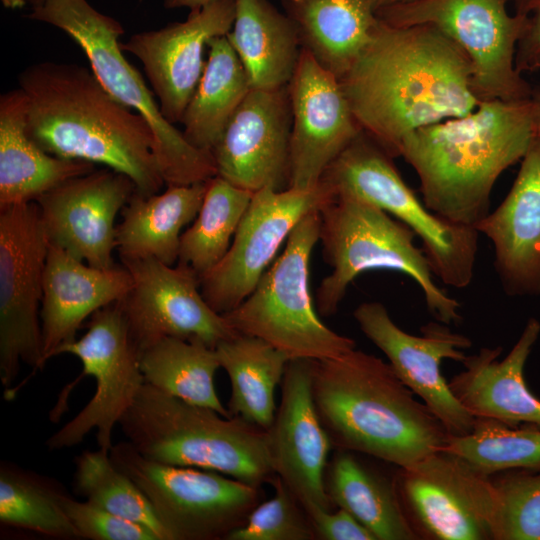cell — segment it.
Wrapping results in <instances>:
<instances>
[{"instance_id":"obj_1","label":"cell","mask_w":540,"mask_h":540,"mask_svg":"<svg viewBox=\"0 0 540 540\" xmlns=\"http://www.w3.org/2000/svg\"><path fill=\"white\" fill-rule=\"evenodd\" d=\"M339 81L361 129L393 158L411 132L464 116L481 102L470 58L430 24L395 27L379 19Z\"/></svg>"},{"instance_id":"obj_2","label":"cell","mask_w":540,"mask_h":540,"mask_svg":"<svg viewBox=\"0 0 540 540\" xmlns=\"http://www.w3.org/2000/svg\"><path fill=\"white\" fill-rule=\"evenodd\" d=\"M27 99V133L46 152L101 164L149 196L165 185L146 120L116 101L91 69L39 62L18 76Z\"/></svg>"},{"instance_id":"obj_3","label":"cell","mask_w":540,"mask_h":540,"mask_svg":"<svg viewBox=\"0 0 540 540\" xmlns=\"http://www.w3.org/2000/svg\"><path fill=\"white\" fill-rule=\"evenodd\" d=\"M536 135L531 99L483 100L464 116L408 134L400 156L417 173L428 209L475 227L490 212L497 179L522 160Z\"/></svg>"},{"instance_id":"obj_4","label":"cell","mask_w":540,"mask_h":540,"mask_svg":"<svg viewBox=\"0 0 540 540\" xmlns=\"http://www.w3.org/2000/svg\"><path fill=\"white\" fill-rule=\"evenodd\" d=\"M312 393L332 446L410 467L441 450L449 433L388 362L356 348L314 360Z\"/></svg>"},{"instance_id":"obj_5","label":"cell","mask_w":540,"mask_h":540,"mask_svg":"<svg viewBox=\"0 0 540 540\" xmlns=\"http://www.w3.org/2000/svg\"><path fill=\"white\" fill-rule=\"evenodd\" d=\"M119 426L143 457L217 471L261 488L276 475L267 430L144 383Z\"/></svg>"},{"instance_id":"obj_6","label":"cell","mask_w":540,"mask_h":540,"mask_svg":"<svg viewBox=\"0 0 540 540\" xmlns=\"http://www.w3.org/2000/svg\"><path fill=\"white\" fill-rule=\"evenodd\" d=\"M319 213L322 254L332 269L317 289L319 315L335 314L348 286L361 273L389 270L417 283L437 321L447 325L461 321L460 303L435 283L428 259L414 244L416 235L408 226L351 196H336Z\"/></svg>"},{"instance_id":"obj_7","label":"cell","mask_w":540,"mask_h":540,"mask_svg":"<svg viewBox=\"0 0 540 540\" xmlns=\"http://www.w3.org/2000/svg\"><path fill=\"white\" fill-rule=\"evenodd\" d=\"M26 18L67 34L84 52L91 70L107 92L142 116L155 139V155L165 186L191 185L216 176L211 152L195 148L168 122L139 71L125 58L123 26L87 0H45Z\"/></svg>"},{"instance_id":"obj_8","label":"cell","mask_w":540,"mask_h":540,"mask_svg":"<svg viewBox=\"0 0 540 540\" xmlns=\"http://www.w3.org/2000/svg\"><path fill=\"white\" fill-rule=\"evenodd\" d=\"M319 211L299 221L254 290L222 314L237 334L262 339L289 360L334 359L356 348L352 338L321 321L310 292V260L320 235Z\"/></svg>"},{"instance_id":"obj_9","label":"cell","mask_w":540,"mask_h":540,"mask_svg":"<svg viewBox=\"0 0 540 540\" xmlns=\"http://www.w3.org/2000/svg\"><path fill=\"white\" fill-rule=\"evenodd\" d=\"M336 196L366 201L408 226L422 242L434 276L467 287L473 277L479 232L432 212L405 183L390 156L364 130L331 162L321 178Z\"/></svg>"},{"instance_id":"obj_10","label":"cell","mask_w":540,"mask_h":540,"mask_svg":"<svg viewBox=\"0 0 540 540\" xmlns=\"http://www.w3.org/2000/svg\"><path fill=\"white\" fill-rule=\"evenodd\" d=\"M109 452L145 494L170 540H225L262 499L261 488L217 471L149 460L126 440Z\"/></svg>"},{"instance_id":"obj_11","label":"cell","mask_w":540,"mask_h":540,"mask_svg":"<svg viewBox=\"0 0 540 540\" xmlns=\"http://www.w3.org/2000/svg\"><path fill=\"white\" fill-rule=\"evenodd\" d=\"M511 0H419L386 6L377 17L395 27L430 24L454 40L473 65L480 101L530 99L533 86L515 66L527 16L511 14Z\"/></svg>"},{"instance_id":"obj_12","label":"cell","mask_w":540,"mask_h":540,"mask_svg":"<svg viewBox=\"0 0 540 540\" xmlns=\"http://www.w3.org/2000/svg\"><path fill=\"white\" fill-rule=\"evenodd\" d=\"M49 239L36 202L0 208V379L9 387L20 366H45L41 327Z\"/></svg>"},{"instance_id":"obj_13","label":"cell","mask_w":540,"mask_h":540,"mask_svg":"<svg viewBox=\"0 0 540 540\" xmlns=\"http://www.w3.org/2000/svg\"><path fill=\"white\" fill-rule=\"evenodd\" d=\"M72 354L82 363V375L95 380L90 401L46 441L50 450L71 448L96 431L98 448L113 446L112 432L132 405L145 380L140 352L116 303L90 316L86 333L61 347L57 355Z\"/></svg>"},{"instance_id":"obj_14","label":"cell","mask_w":540,"mask_h":540,"mask_svg":"<svg viewBox=\"0 0 540 540\" xmlns=\"http://www.w3.org/2000/svg\"><path fill=\"white\" fill-rule=\"evenodd\" d=\"M395 482L419 539L495 540L497 498L492 478L463 458L438 450L399 468Z\"/></svg>"},{"instance_id":"obj_15","label":"cell","mask_w":540,"mask_h":540,"mask_svg":"<svg viewBox=\"0 0 540 540\" xmlns=\"http://www.w3.org/2000/svg\"><path fill=\"white\" fill-rule=\"evenodd\" d=\"M335 197L322 181L310 189L254 192L229 250L200 277L201 293L211 308L222 315L238 306L254 290L299 221Z\"/></svg>"},{"instance_id":"obj_16","label":"cell","mask_w":540,"mask_h":540,"mask_svg":"<svg viewBox=\"0 0 540 540\" xmlns=\"http://www.w3.org/2000/svg\"><path fill=\"white\" fill-rule=\"evenodd\" d=\"M132 285L119 305L140 355L166 337L200 341L212 348L237 334L201 293L200 276L189 265L159 260H121Z\"/></svg>"},{"instance_id":"obj_17","label":"cell","mask_w":540,"mask_h":540,"mask_svg":"<svg viewBox=\"0 0 540 540\" xmlns=\"http://www.w3.org/2000/svg\"><path fill=\"white\" fill-rule=\"evenodd\" d=\"M353 316L363 334L385 354L401 381L450 435H464L473 429L476 418L456 399L441 373L443 360L462 363L466 358L463 350L472 345L468 337L439 321L427 323L420 328V335H412L395 324L380 302L360 304Z\"/></svg>"},{"instance_id":"obj_18","label":"cell","mask_w":540,"mask_h":540,"mask_svg":"<svg viewBox=\"0 0 540 540\" xmlns=\"http://www.w3.org/2000/svg\"><path fill=\"white\" fill-rule=\"evenodd\" d=\"M236 0H215L182 22L131 35L121 49L140 60L164 118L180 123L202 76L208 42L227 35Z\"/></svg>"},{"instance_id":"obj_19","label":"cell","mask_w":540,"mask_h":540,"mask_svg":"<svg viewBox=\"0 0 540 540\" xmlns=\"http://www.w3.org/2000/svg\"><path fill=\"white\" fill-rule=\"evenodd\" d=\"M291 128L288 86L251 89L212 150L216 175L253 193L289 188Z\"/></svg>"},{"instance_id":"obj_20","label":"cell","mask_w":540,"mask_h":540,"mask_svg":"<svg viewBox=\"0 0 540 540\" xmlns=\"http://www.w3.org/2000/svg\"><path fill=\"white\" fill-rule=\"evenodd\" d=\"M288 90L292 111L289 188L310 189L362 129L339 79L303 48Z\"/></svg>"},{"instance_id":"obj_21","label":"cell","mask_w":540,"mask_h":540,"mask_svg":"<svg viewBox=\"0 0 540 540\" xmlns=\"http://www.w3.org/2000/svg\"><path fill=\"white\" fill-rule=\"evenodd\" d=\"M135 190L128 176L106 167L68 179L35 202L50 243L106 269L116 265V217Z\"/></svg>"},{"instance_id":"obj_22","label":"cell","mask_w":540,"mask_h":540,"mask_svg":"<svg viewBox=\"0 0 540 540\" xmlns=\"http://www.w3.org/2000/svg\"><path fill=\"white\" fill-rule=\"evenodd\" d=\"M314 360H289L281 381V399L267 430L277 476L306 512L332 510L325 489L328 455L333 447L316 411L312 393Z\"/></svg>"},{"instance_id":"obj_23","label":"cell","mask_w":540,"mask_h":540,"mask_svg":"<svg viewBox=\"0 0 540 540\" xmlns=\"http://www.w3.org/2000/svg\"><path fill=\"white\" fill-rule=\"evenodd\" d=\"M493 245L494 269L509 296L540 297V138L520 161L504 200L475 225Z\"/></svg>"},{"instance_id":"obj_24","label":"cell","mask_w":540,"mask_h":540,"mask_svg":"<svg viewBox=\"0 0 540 540\" xmlns=\"http://www.w3.org/2000/svg\"><path fill=\"white\" fill-rule=\"evenodd\" d=\"M131 285V274L122 264L96 268L50 243L40 311L45 364L76 339L88 317L119 302Z\"/></svg>"},{"instance_id":"obj_25","label":"cell","mask_w":540,"mask_h":540,"mask_svg":"<svg viewBox=\"0 0 540 540\" xmlns=\"http://www.w3.org/2000/svg\"><path fill=\"white\" fill-rule=\"evenodd\" d=\"M540 335V322L530 318L509 353L502 347L481 348L466 356L464 370L448 382L460 404L475 418H491L511 426L540 427V399L528 388L524 367Z\"/></svg>"},{"instance_id":"obj_26","label":"cell","mask_w":540,"mask_h":540,"mask_svg":"<svg viewBox=\"0 0 540 540\" xmlns=\"http://www.w3.org/2000/svg\"><path fill=\"white\" fill-rule=\"evenodd\" d=\"M27 99L18 87L0 96V208L35 202L95 164L54 156L27 133Z\"/></svg>"},{"instance_id":"obj_27","label":"cell","mask_w":540,"mask_h":540,"mask_svg":"<svg viewBox=\"0 0 540 540\" xmlns=\"http://www.w3.org/2000/svg\"><path fill=\"white\" fill-rule=\"evenodd\" d=\"M206 182L166 186L163 193L144 196L134 192L116 226L120 260L178 262L182 229L194 221L201 207Z\"/></svg>"},{"instance_id":"obj_28","label":"cell","mask_w":540,"mask_h":540,"mask_svg":"<svg viewBox=\"0 0 540 540\" xmlns=\"http://www.w3.org/2000/svg\"><path fill=\"white\" fill-rule=\"evenodd\" d=\"M303 49L339 80L372 38L378 17L370 0H281Z\"/></svg>"},{"instance_id":"obj_29","label":"cell","mask_w":540,"mask_h":540,"mask_svg":"<svg viewBox=\"0 0 540 540\" xmlns=\"http://www.w3.org/2000/svg\"><path fill=\"white\" fill-rule=\"evenodd\" d=\"M226 37L251 89L277 90L289 85L302 46L293 22L269 0H236L234 23Z\"/></svg>"},{"instance_id":"obj_30","label":"cell","mask_w":540,"mask_h":540,"mask_svg":"<svg viewBox=\"0 0 540 540\" xmlns=\"http://www.w3.org/2000/svg\"><path fill=\"white\" fill-rule=\"evenodd\" d=\"M332 504L364 525L376 540H417L402 506L396 482L365 464L354 452L337 450L325 471Z\"/></svg>"},{"instance_id":"obj_31","label":"cell","mask_w":540,"mask_h":540,"mask_svg":"<svg viewBox=\"0 0 540 540\" xmlns=\"http://www.w3.org/2000/svg\"><path fill=\"white\" fill-rule=\"evenodd\" d=\"M250 90L244 66L226 35L211 39L202 76L180 122L185 139L212 153Z\"/></svg>"},{"instance_id":"obj_32","label":"cell","mask_w":540,"mask_h":540,"mask_svg":"<svg viewBox=\"0 0 540 540\" xmlns=\"http://www.w3.org/2000/svg\"><path fill=\"white\" fill-rule=\"evenodd\" d=\"M215 351L231 384L230 416L268 430L277 410L275 389L289 359L262 339L242 334L220 341Z\"/></svg>"},{"instance_id":"obj_33","label":"cell","mask_w":540,"mask_h":540,"mask_svg":"<svg viewBox=\"0 0 540 540\" xmlns=\"http://www.w3.org/2000/svg\"><path fill=\"white\" fill-rule=\"evenodd\" d=\"M140 364L145 383L231 417L215 388V373L220 368L215 348L200 341L166 337L142 351Z\"/></svg>"},{"instance_id":"obj_34","label":"cell","mask_w":540,"mask_h":540,"mask_svg":"<svg viewBox=\"0 0 540 540\" xmlns=\"http://www.w3.org/2000/svg\"><path fill=\"white\" fill-rule=\"evenodd\" d=\"M57 481L14 463L0 465V522L62 540L81 539L66 515Z\"/></svg>"},{"instance_id":"obj_35","label":"cell","mask_w":540,"mask_h":540,"mask_svg":"<svg viewBox=\"0 0 540 540\" xmlns=\"http://www.w3.org/2000/svg\"><path fill=\"white\" fill-rule=\"evenodd\" d=\"M253 194L217 175L207 180L198 214L181 235L178 262L200 277L216 266L229 250Z\"/></svg>"},{"instance_id":"obj_36","label":"cell","mask_w":540,"mask_h":540,"mask_svg":"<svg viewBox=\"0 0 540 540\" xmlns=\"http://www.w3.org/2000/svg\"><path fill=\"white\" fill-rule=\"evenodd\" d=\"M441 450L463 458L487 476L511 469H540V427L476 418L469 433L449 434Z\"/></svg>"},{"instance_id":"obj_37","label":"cell","mask_w":540,"mask_h":540,"mask_svg":"<svg viewBox=\"0 0 540 540\" xmlns=\"http://www.w3.org/2000/svg\"><path fill=\"white\" fill-rule=\"evenodd\" d=\"M74 487L85 500L153 530L160 540H170L165 528L138 485L98 448L75 459Z\"/></svg>"},{"instance_id":"obj_38","label":"cell","mask_w":540,"mask_h":540,"mask_svg":"<svg viewBox=\"0 0 540 540\" xmlns=\"http://www.w3.org/2000/svg\"><path fill=\"white\" fill-rule=\"evenodd\" d=\"M497 474L495 540H540V469Z\"/></svg>"},{"instance_id":"obj_39","label":"cell","mask_w":540,"mask_h":540,"mask_svg":"<svg viewBox=\"0 0 540 540\" xmlns=\"http://www.w3.org/2000/svg\"><path fill=\"white\" fill-rule=\"evenodd\" d=\"M270 484L274 495L260 502L246 522L225 540H315L308 515L300 501L275 475Z\"/></svg>"},{"instance_id":"obj_40","label":"cell","mask_w":540,"mask_h":540,"mask_svg":"<svg viewBox=\"0 0 540 540\" xmlns=\"http://www.w3.org/2000/svg\"><path fill=\"white\" fill-rule=\"evenodd\" d=\"M66 515L81 539L89 540H160L147 526L109 512L87 500L69 494L63 498Z\"/></svg>"},{"instance_id":"obj_41","label":"cell","mask_w":540,"mask_h":540,"mask_svg":"<svg viewBox=\"0 0 540 540\" xmlns=\"http://www.w3.org/2000/svg\"><path fill=\"white\" fill-rule=\"evenodd\" d=\"M315 539L318 540H376L375 536L343 508L313 509L306 512Z\"/></svg>"},{"instance_id":"obj_42","label":"cell","mask_w":540,"mask_h":540,"mask_svg":"<svg viewBox=\"0 0 540 540\" xmlns=\"http://www.w3.org/2000/svg\"><path fill=\"white\" fill-rule=\"evenodd\" d=\"M515 66L522 74L540 70V7L527 16L516 48Z\"/></svg>"},{"instance_id":"obj_43","label":"cell","mask_w":540,"mask_h":540,"mask_svg":"<svg viewBox=\"0 0 540 540\" xmlns=\"http://www.w3.org/2000/svg\"><path fill=\"white\" fill-rule=\"evenodd\" d=\"M215 0H163L167 9L188 8L190 11L199 9Z\"/></svg>"},{"instance_id":"obj_44","label":"cell","mask_w":540,"mask_h":540,"mask_svg":"<svg viewBox=\"0 0 540 540\" xmlns=\"http://www.w3.org/2000/svg\"><path fill=\"white\" fill-rule=\"evenodd\" d=\"M514 5V12L523 16H528L540 7V0H511Z\"/></svg>"},{"instance_id":"obj_45","label":"cell","mask_w":540,"mask_h":540,"mask_svg":"<svg viewBox=\"0 0 540 540\" xmlns=\"http://www.w3.org/2000/svg\"><path fill=\"white\" fill-rule=\"evenodd\" d=\"M536 134L540 138V84L533 86L531 93Z\"/></svg>"},{"instance_id":"obj_46","label":"cell","mask_w":540,"mask_h":540,"mask_svg":"<svg viewBox=\"0 0 540 540\" xmlns=\"http://www.w3.org/2000/svg\"><path fill=\"white\" fill-rule=\"evenodd\" d=\"M375 11L380 9V8H383V7H386V6H391V5H396V4H403V3H410V2H415V1H419V0H370Z\"/></svg>"},{"instance_id":"obj_47","label":"cell","mask_w":540,"mask_h":540,"mask_svg":"<svg viewBox=\"0 0 540 540\" xmlns=\"http://www.w3.org/2000/svg\"><path fill=\"white\" fill-rule=\"evenodd\" d=\"M2 5L8 9H21L27 5L26 0H1Z\"/></svg>"},{"instance_id":"obj_48","label":"cell","mask_w":540,"mask_h":540,"mask_svg":"<svg viewBox=\"0 0 540 540\" xmlns=\"http://www.w3.org/2000/svg\"><path fill=\"white\" fill-rule=\"evenodd\" d=\"M45 0H26L27 5L31 8L41 5Z\"/></svg>"}]
</instances>
